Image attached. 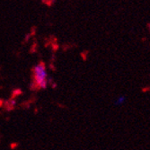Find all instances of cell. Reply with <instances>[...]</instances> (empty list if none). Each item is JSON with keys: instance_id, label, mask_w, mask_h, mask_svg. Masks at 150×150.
Instances as JSON below:
<instances>
[{"instance_id": "3957f363", "label": "cell", "mask_w": 150, "mask_h": 150, "mask_svg": "<svg viewBox=\"0 0 150 150\" xmlns=\"http://www.w3.org/2000/svg\"><path fill=\"white\" fill-rule=\"evenodd\" d=\"M43 3H45V4H50V5H51V4H53L54 2H53V1H49V2H48V1H43Z\"/></svg>"}, {"instance_id": "7a4b0ae2", "label": "cell", "mask_w": 150, "mask_h": 150, "mask_svg": "<svg viewBox=\"0 0 150 150\" xmlns=\"http://www.w3.org/2000/svg\"><path fill=\"white\" fill-rule=\"evenodd\" d=\"M15 104H16V102L15 100H10V101H7L5 103V106L6 108L7 111H11L13 110V108H15Z\"/></svg>"}, {"instance_id": "6da1fadb", "label": "cell", "mask_w": 150, "mask_h": 150, "mask_svg": "<svg viewBox=\"0 0 150 150\" xmlns=\"http://www.w3.org/2000/svg\"><path fill=\"white\" fill-rule=\"evenodd\" d=\"M47 86V72L46 67L43 61H40L39 65L33 69V84L32 90L44 89Z\"/></svg>"}, {"instance_id": "277c9868", "label": "cell", "mask_w": 150, "mask_h": 150, "mask_svg": "<svg viewBox=\"0 0 150 150\" xmlns=\"http://www.w3.org/2000/svg\"><path fill=\"white\" fill-rule=\"evenodd\" d=\"M2 104H3V101H2V100H0V107L2 106Z\"/></svg>"}]
</instances>
